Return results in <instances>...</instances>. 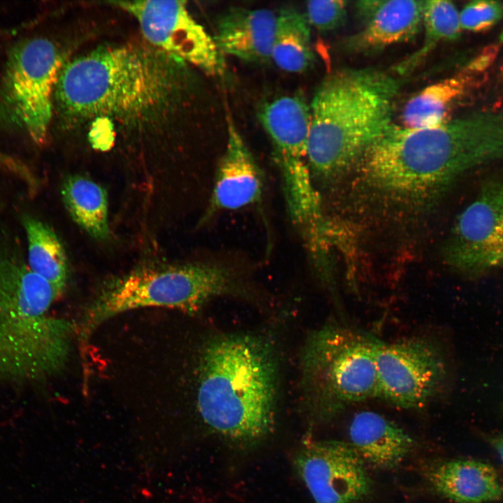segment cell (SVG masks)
<instances>
[{
	"label": "cell",
	"mask_w": 503,
	"mask_h": 503,
	"mask_svg": "<svg viewBox=\"0 0 503 503\" xmlns=\"http://www.w3.org/2000/svg\"><path fill=\"white\" fill-rule=\"evenodd\" d=\"M503 161V110L439 126L392 124L356 164L358 182L386 203L420 208L440 198L470 171Z\"/></svg>",
	"instance_id": "6da1fadb"
},
{
	"label": "cell",
	"mask_w": 503,
	"mask_h": 503,
	"mask_svg": "<svg viewBox=\"0 0 503 503\" xmlns=\"http://www.w3.org/2000/svg\"><path fill=\"white\" fill-rule=\"evenodd\" d=\"M196 404L207 426L242 449L258 445L274 426L278 370L271 346L253 335H220L198 363Z\"/></svg>",
	"instance_id": "7a4b0ae2"
},
{
	"label": "cell",
	"mask_w": 503,
	"mask_h": 503,
	"mask_svg": "<svg viewBox=\"0 0 503 503\" xmlns=\"http://www.w3.org/2000/svg\"><path fill=\"white\" fill-rule=\"evenodd\" d=\"M399 81L374 68L328 75L310 105L307 160L310 173L330 180L357 163L392 124Z\"/></svg>",
	"instance_id": "3957f363"
},
{
	"label": "cell",
	"mask_w": 503,
	"mask_h": 503,
	"mask_svg": "<svg viewBox=\"0 0 503 503\" xmlns=\"http://www.w3.org/2000/svg\"><path fill=\"white\" fill-rule=\"evenodd\" d=\"M59 296L22 258L0 254V384L40 383L65 367L76 326L50 314Z\"/></svg>",
	"instance_id": "277c9868"
},
{
	"label": "cell",
	"mask_w": 503,
	"mask_h": 503,
	"mask_svg": "<svg viewBox=\"0 0 503 503\" xmlns=\"http://www.w3.org/2000/svg\"><path fill=\"white\" fill-rule=\"evenodd\" d=\"M173 59L163 52L129 45L101 47L79 57L59 73L55 89L61 110L73 119L142 115L172 92Z\"/></svg>",
	"instance_id": "5b68a950"
},
{
	"label": "cell",
	"mask_w": 503,
	"mask_h": 503,
	"mask_svg": "<svg viewBox=\"0 0 503 503\" xmlns=\"http://www.w3.org/2000/svg\"><path fill=\"white\" fill-rule=\"evenodd\" d=\"M376 337L328 324L307 337L301 356V381L308 418L329 421L347 407L377 397Z\"/></svg>",
	"instance_id": "8992f818"
},
{
	"label": "cell",
	"mask_w": 503,
	"mask_h": 503,
	"mask_svg": "<svg viewBox=\"0 0 503 503\" xmlns=\"http://www.w3.org/2000/svg\"><path fill=\"white\" fill-rule=\"evenodd\" d=\"M238 291L235 275L219 265L191 263L139 268L101 291L75 325L76 335L85 347L101 324L126 311L161 307L192 313L218 296Z\"/></svg>",
	"instance_id": "52a82bcc"
},
{
	"label": "cell",
	"mask_w": 503,
	"mask_h": 503,
	"mask_svg": "<svg viewBox=\"0 0 503 503\" xmlns=\"http://www.w3.org/2000/svg\"><path fill=\"white\" fill-rule=\"evenodd\" d=\"M377 397L398 407L418 409L441 391L447 364L438 347L413 337L384 342L376 338L374 349Z\"/></svg>",
	"instance_id": "ba28073f"
},
{
	"label": "cell",
	"mask_w": 503,
	"mask_h": 503,
	"mask_svg": "<svg viewBox=\"0 0 503 503\" xmlns=\"http://www.w3.org/2000/svg\"><path fill=\"white\" fill-rule=\"evenodd\" d=\"M444 256L453 270L470 277L503 268V175L484 180L459 213Z\"/></svg>",
	"instance_id": "9c48e42d"
},
{
	"label": "cell",
	"mask_w": 503,
	"mask_h": 503,
	"mask_svg": "<svg viewBox=\"0 0 503 503\" xmlns=\"http://www.w3.org/2000/svg\"><path fill=\"white\" fill-rule=\"evenodd\" d=\"M57 48L49 40L31 39L13 52L7 68V102L32 140L45 143L52 113V94L62 68Z\"/></svg>",
	"instance_id": "30bf717a"
},
{
	"label": "cell",
	"mask_w": 503,
	"mask_h": 503,
	"mask_svg": "<svg viewBox=\"0 0 503 503\" xmlns=\"http://www.w3.org/2000/svg\"><path fill=\"white\" fill-rule=\"evenodd\" d=\"M112 3L140 24L145 38L158 50L204 73L221 72L219 50L205 28L189 13L184 1H122Z\"/></svg>",
	"instance_id": "8fae6325"
},
{
	"label": "cell",
	"mask_w": 503,
	"mask_h": 503,
	"mask_svg": "<svg viewBox=\"0 0 503 503\" xmlns=\"http://www.w3.org/2000/svg\"><path fill=\"white\" fill-rule=\"evenodd\" d=\"M365 462L349 444L304 440L293 464L315 503H356L368 495L372 480Z\"/></svg>",
	"instance_id": "7c38bea8"
},
{
	"label": "cell",
	"mask_w": 503,
	"mask_h": 503,
	"mask_svg": "<svg viewBox=\"0 0 503 503\" xmlns=\"http://www.w3.org/2000/svg\"><path fill=\"white\" fill-rule=\"evenodd\" d=\"M258 117L272 143L284 187L308 180L311 110L305 97L298 94L277 96L261 104Z\"/></svg>",
	"instance_id": "4fadbf2b"
},
{
	"label": "cell",
	"mask_w": 503,
	"mask_h": 503,
	"mask_svg": "<svg viewBox=\"0 0 503 503\" xmlns=\"http://www.w3.org/2000/svg\"><path fill=\"white\" fill-rule=\"evenodd\" d=\"M227 140L205 219L213 214L236 210L258 201L262 173L233 122L228 119Z\"/></svg>",
	"instance_id": "5bb4252c"
},
{
	"label": "cell",
	"mask_w": 503,
	"mask_h": 503,
	"mask_svg": "<svg viewBox=\"0 0 503 503\" xmlns=\"http://www.w3.org/2000/svg\"><path fill=\"white\" fill-rule=\"evenodd\" d=\"M423 1H362L357 11L362 29L347 43L360 52L380 50L414 38L422 27Z\"/></svg>",
	"instance_id": "9a60e30c"
},
{
	"label": "cell",
	"mask_w": 503,
	"mask_h": 503,
	"mask_svg": "<svg viewBox=\"0 0 503 503\" xmlns=\"http://www.w3.org/2000/svg\"><path fill=\"white\" fill-rule=\"evenodd\" d=\"M277 14L268 9L232 7L217 22L219 51L250 63L271 60Z\"/></svg>",
	"instance_id": "2e32d148"
},
{
	"label": "cell",
	"mask_w": 503,
	"mask_h": 503,
	"mask_svg": "<svg viewBox=\"0 0 503 503\" xmlns=\"http://www.w3.org/2000/svg\"><path fill=\"white\" fill-rule=\"evenodd\" d=\"M431 488L455 503H489L503 499V483L490 465L474 459H451L429 466Z\"/></svg>",
	"instance_id": "e0dca14e"
},
{
	"label": "cell",
	"mask_w": 503,
	"mask_h": 503,
	"mask_svg": "<svg viewBox=\"0 0 503 503\" xmlns=\"http://www.w3.org/2000/svg\"><path fill=\"white\" fill-rule=\"evenodd\" d=\"M349 444L363 461L376 467H397L411 451L414 441L393 421L371 411L356 414L349 428Z\"/></svg>",
	"instance_id": "ac0fdd59"
},
{
	"label": "cell",
	"mask_w": 503,
	"mask_h": 503,
	"mask_svg": "<svg viewBox=\"0 0 503 503\" xmlns=\"http://www.w3.org/2000/svg\"><path fill=\"white\" fill-rule=\"evenodd\" d=\"M22 224L27 242L28 267L61 296L68 280V263L59 238L48 224L31 215H23Z\"/></svg>",
	"instance_id": "d6986e66"
},
{
	"label": "cell",
	"mask_w": 503,
	"mask_h": 503,
	"mask_svg": "<svg viewBox=\"0 0 503 503\" xmlns=\"http://www.w3.org/2000/svg\"><path fill=\"white\" fill-rule=\"evenodd\" d=\"M469 78L459 74L427 86L405 105L402 119L408 129L433 127L449 120V115L469 85Z\"/></svg>",
	"instance_id": "ffe728a7"
},
{
	"label": "cell",
	"mask_w": 503,
	"mask_h": 503,
	"mask_svg": "<svg viewBox=\"0 0 503 503\" xmlns=\"http://www.w3.org/2000/svg\"><path fill=\"white\" fill-rule=\"evenodd\" d=\"M310 25L305 14L291 7L277 14L271 60L289 73L305 71L313 62Z\"/></svg>",
	"instance_id": "44dd1931"
},
{
	"label": "cell",
	"mask_w": 503,
	"mask_h": 503,
	"mask_svg": "<svg viewBox=\"0 0 503 503\" xmlns=\"http://www.w3.org/2000/svg\"><path fill=\"white\" fill-rule=\"evenodd\" d=\"M61 193L68 212L82 228L97 239L108 236V200L101 186L85 177L71 176L64 181Z\"/></svg>",
	"instance_id": "7402d4cb"
},
{
	"label": "cell",
	"mask_w": 503,
	"mask_h": 503,
	"mask_svg": "<svg viewBox=\"0 0 503 503\" xmlns=\"http://www.w3.org/2000/svg\"><path fill=\"white\" fill-rule=\"evenodd\" d=\"M422 25L424 27L422 45L398 64L395 69L399 74L412 71L439 43L457 38L461 31L459 13L449 1H425Z\"/></svg>",
	"instance_id": "603a6c76"
},
{
	"label": "cell",
	"mask_w": 503,
	"mask_h": 503,
	"mask_svg": "<svg viewBox=\"0 0 503 503\" xmlns=\"http://www.w3.org/2000/svg\"><path fill=\"white\" fill-rule=\"evenodd\" d=\"M503 16V5L495 1H474L459 13L461 29L480 32L493 27Z\"/></svg>",
	"instance_id": "cb8c5ba5"
},
{
	"label": "cell",
	"mask_w": 503,
	"mask_h": 503,
	"mask_svg": "<svg viewBox=\"0 0 503 503\" xmlns=\"http://www.w3.org/2000/svg\"><path fill=\"white\" fill-rule=\"evenodd\" d=\"M346 13L344 1H310L307 3L305 15L309 25L320 32H328L344 22Z\"/></svg>",
	"instance_id": "d4e9b609"
},
{
	"label": "cell",
	"mask_w": 503,
	"mask_h": 503,
	"mask_svg": "<svg viewBox=\"0 0 503 503\" xmlns=\"http://www.w3.org/2000/svg\"><path fill=\"white\" fill-rule=\"evenodd\" d=\"M488 442L499 455L503 463V435H495L488 437Z\"/></svg>",
	"instance_id": "484cf974"
},
{
	"label": "cell",
	"mask_w": 503,
	"mask_h": 503,
	"mask_svg": "<svg viewBox=\"0 0 503 503\" xmlns=\"http://www.w3.org/2000/svg\"><path fill=\"white\" fill-rule=\"evenodd\" d=\"M501 39H502V41H503V32H502V34ZM502 73H503V69H502Z\"/></svg>",
	"instance_id": "4316f807"
}]
</instances>
